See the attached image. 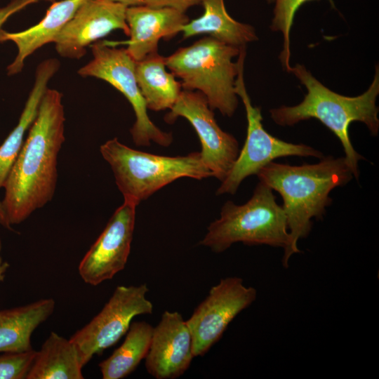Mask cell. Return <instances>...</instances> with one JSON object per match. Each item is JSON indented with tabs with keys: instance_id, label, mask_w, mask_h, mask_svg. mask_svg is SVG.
Instances as JSON below:
<instances>
[{
	"instance_id": "f546056e",
	"label": "cell",
	"mask_w": 379,
	"mask_h": 379,
	"mask_svg": "<svg viewBox=\"0 0 379 379\" xmlns=\"http://www.w3.org/2000/svg\"><path fill=\"white\" fill-rule=\"evenodd\" d=\"M267 1L270 4L272 3L274 1V0H267Z\"/></svg>"
},
{
	"instance_id": "4316f807",
	"label": "cell",
	"mask_w": 379,
	"mask_h": 379,
	"mask_svg": "<svg viewBox=\"0 0 379 379\" xmlns=\"http://www.w3.org/2000/svg\"><path fill=\"white\" fill-rule=\"evenodd\" d=\"M0 225L7 230H12L11 225L8 221L1 201H0Z\"/></svg>"
},
{
	"instance_id": "603a6c76",
	"label": "cell",
	"mask_w": 379,
	"mask_h": 379,
	"mask_svg": "<svg viewBox=\"0 0 379 379\" xmlns=\"http://www.w3.org/2000/svg\"><path fill=\"white\" fill-rule=\"evenodd\" d=\"M312 0H274V17L270 29L273 32H281L283 35V49L279 59L284 69L288 72L291 67V41L290 32L293 23L294 16L298 8L305 2ZM334 6L333 1L328 0Z\"/></svg>"
},
{
	"instance_id": "8992f818",
	"label": "cell",
	"mask_w": 379,
	"mask_h": 379,
	"mask_svg": "<svg viewBox=\"0 0 379 379\" xmlns=\"http://www.w3.org/2000/svg\"><path fill=\"white\" fill-rule=\"evenodd\" d=\"M100 152L124 199L137 205L175 180L212 176L199 152L178 157L153 154L131 148L117 138L102 144Z\"/></svg>"
},
{
	"instance_id": "7402d4cb",
	"label": "cell",
	"mask_w": 379,
	"mask_h": 379,
	"mask_svg": "<svg viewBox=\"0 0 379 379\" xmlns=\"http://www.w3.org/2000/svg\"><path fill=\"white\" fill-rule=\"evenodd\" d=\"M153 330L147 322H131L122 344L99 364L102 378L121 379L131 374L146 357Z\"/></svg>"
},
{
	"instance_id": "277c9868",
	"label": "cell",
	"mask_w": 379,
	"mask_h": 379,
	"mask_svg": "<svg viewBox=\"0 0 379 379\" xmlns=\"http://www.w3.org/2000/svg\"><path fill=\"white\" fill-rule=\"evenodd\" d=\"M241 48L208 36L165 57L166 65L181 80L184 90L201 92L211 109L230 117L239 103L235 91L238 64L232 59Z\"/></svg>"
},
{
	"instance_id": "52a82bcc",
	"label": "cell",
	"mask_w": 379,
	"mask_h": 379,
	"mask_svg": "<svg viewBox=\"0 0 379 379\" xmlns=\"http://www.w3.org/2000/svg\"><path fill=\"white\" fill-rule=\"evenodd\" d=\"M246 55V47L241 48L237 60L238 74L235 80V91L241 98L246 113V138L232 168L218 188L217 195L235 194L245 178L256 175L262 167L277 158L291 156L324 157L320 151L310 146L284 141L265 131L262 124L260 108L252 105L246 88L244 79Z\"/></svg>"
},
{
	"instance_id": "5b68a950",
	"label": "cell",
	"mask_w": 379,
	"mask_h": 379,
	"mask_svg": "<svg viewBox=\"0 0 379 379\" xmlns=\"http://www.w3.org/2000/svg\"><path fill=\"white\" fill-rule=\"evenodd\" d=\"M288 239L282 206L277 204L273 190L259 181L246 203L237 205L227 201L222 206L220 218L209 225L199 244L218 253L237 242L284 249Z\"/></svg>"
},
{
	"instance_id": "9a60e30c",
	"label": "cell",
	"mask_w": 379,
	"mask_h": 379,
	"mask_svg": "<svg viewBox=\"0 0 379 379\" xmlns=\"http://www.w3.org/2000/svg\"><path fill=\"white\" fill-rule=\"evenodd\" d=\"M129 40L126 48L135 61L158 51L160 39H170L181 32L190 19L185 12L169 6H128L126 11Z\"/></svg>"
},
{
	"instance_id": "ac0fdd59",
	"label": "cell",
	"mask_w": 379,
	"mask_h": 379,
	"mask_svg": "<svg viewBox=\"0 0 379 379\" xmlns=\"http://www.w3.org/2000/svg\"><path fill=\"white\" fill-rule=\"evenodd\" d=\"M53 298L0 310V352H22L33 350L31 337L55 310Z\"/></svg>"
},
{
	"instance_id": "f1b7e54d",
	"label": "cell",
	"mask_w": 379,
	"mask_h": 379,
	"mask_svg": "<svg viewBox=\"0 0 379 379\" xmlns=\"http://www.w3.org/2000/svg\"><path fill=\"white\" fill-rule=\"evenodd\" d=\"M108 1L117 2L125 5L126 6H132L140 5L142 0H105Z\"/></svg>"
},
{
	"instance_id": "d4e9b609",
	"label": "cell",
	"mask_w": 379,
	"mask_h": 379,
	"mask_svg": "<svg viewBox=\"0 0 379 379\" xmlns=\"http://www.w3.org/2000/svg\"><path fill=\"white\" fill-rule=\"evenodd\" d=\"M201 1L202 0H142L141 4L150 7L169 6L180 11L185 12L192 6L201 4Z\"/></svg>"
},
{
	"instance_id": "6da1fadb",
	"label": "cell",
	"mask_w": 379,
	"mask_h": 379,
	"mask_svg": "<svg viewBox=\"0 0 379 379\" xmlns=\"http://www.w3.org/2000/svg\"><path fill=\"white\" fill-rule=\"evenodd\" d=\"M65 122L62 94L48 88L4 183L1 203L11 225L21 223L52 200L58 154L65 140Z\"/></svg>"
},
{
	"instance_id": "7a4b0ae2",
	"label": "cell",
	"mask_w": 379,
	"mask_h": 379,
	"mask_svg": "<svg viewBox=\"0 0 379 379\" xmlns=\"http://www.w3.org/2000/svg\"><path fill=\"white\" fill-rule=\"evenodd\" d=\"M256 175L283 199L289 239L284 249L282 265L287 268L290 258L300 252L298 242L310 234L312 219H322L331 205L330 192L348 183L353 174L345 157L328 156L317 164L300 166L272 161Z\"/></svg>"
},
{
	"instance_id": "9c48e42d",
	"label": "cell",
	"mask_w": 379,
	"mask_h": 379,
	"mask_svg": "<svg viewBox=\"0 0 379 379\" xmlns=\"http://www.w3.org/2000/svg\"><path fill=\"white\" fill-rule=\"evenodd\" d=\"M146 284L118 286L101 311L69 340L75 345L84 366L95 354L116 344L127 333L133 318L151 314Z\"/></svg>"
},
{
	"instance_id": "ba28073f",
	"label": "cell",
	"mask_w": 379,
	"mask_h": 379,
	"mask_svg": "<svg viewBox=\"0 0 379 379\" xmlns=\"http://www.w3.org/2000/svg\"><path fill=\"white\" fill-rule=\"evenodd\" d=\"M91 51L92 60L81 67L78 74L104 80L125 96L135 115V121L130 130L135 145L147 147L154 142L163 147L169 146L173 135L161 131L149 119L135 77V61L126 49L98 41L91 45Z\"/></svg>"
},
{
	"instance_id": "7c38bea8",
	"label": "cell",
	"mask_w": 379,
	"mask_h": 379,
	"mask_svg": "<svg viewBox=\"0 0 379 379\" xmlns=\"http://www.w3.org/2000/svg\"><path fill=\"white\" fill-rule=\"evenodd\" d=\"M137 206L124 199L86 252L78 267L85 283L97 286L124 269L133 237Z\"/></svg>"
},
{
	"instance_id": "484cf974",
	"label": "cell",
	"mask_w": 379,
	"mask_h": 379,
	"mask_svg": "<svg viewBox=\"0 0 379 379\" xmlns=\"http://www.w3.org/2000/svg\"><path fill=\"white\" fill-rule=\"evenodd\" d=\"M39 0H11L6 6L0 8V32L4 24L15 13L25 8L29 4L36 3Z\"/></svg>"
},
{
	"instance_id": "ffe728a7",
	"label": "cell",
	"mask_w": 379,
	"mask_h": 379,
	"mask_svg": "<svg viewBox=\"0 0 379 379\" xmlns=\"http://www.w3.org/2000/svg\"><path fill=\"white\" fill-rule=\"evenodd\" d=\"M135 77L147 109H170L182 90L181 83L166 71L165 57L154 52L135 61Z\"/></svg>"
},
{
	"instance_id": "30bf717a",
	"label": "cell",
	"mask_w": 379,
	"mask_h": 379,
	"mask_svg": "<svg viewBox=\"0 0 379 379\" xmlns=\"http://www.w3.org/2000/svg\"><path fill=\"white\" fill-rule=\"evenodd\" d=\"M257 298V291L243 279L230 277L211 288L206 298L186 320L194 357L204 355L222 337L230 322Z\"/></svg>"
},
{
	"instance_id": "e0dca14e",
	"label": "cell",
	"mask_w": 379,
	"mask_h": 379,
	"mask_svg": "<svg viewBox=\"0 0 379 379\" xmlns=\"http://www.w3.org/2000/svg\"><path fill=\"white\" fill-rule=\"evenodd\" d=\"M60 65L58 59L48 58L41 62L36 67L34 83L18 123L0 146V189L4 187L10 170L22 147L25 133L37 115L48 84L59 70Z\"/></svg>"
},
{
	"instance_id": "4fadbf2b",
	"label": "cell",
	"mask_w": 379,
	"mask_h": 379,
	"mask_svg": "<svg viewBox=\"0 0 379 379\" xmlns=\"http://www.w3.org/2000/svg\"><path fill=\"white\" fill-rule=\"evenodd\" d=\"M127 6L105 0H86L56 36L58 53L70 59H79L92 45L110 32L120 29L128 36L126 20Z\"/></svg>"
},
{
	"instance_id": "44dd1931",
	"label": "cell",
	"mask_w": 379,
	"mask_h": 379,
	"mask_svg": "<svg viewBox=\"0 0 379 379\" xmlns=\"http://www.w3.org/2000/svg\"><path fill=\"white\" fill-rule=\"evenodd\" d=\"M83 367L75 345L52 331L36 351L26 379H83Z\"/></svg>"
},
{
	"instance_id": "d6986e66",
	"label": "cell",
	"mask_w": 379,
	"mask_h": 379,
	"mask_svg": "<svg viewBox=\"0 0 379 379\" xmlns=\"http://www.w3.org/2000/svg\"><path fill=\"white\" fill-rule=\"evenodd\" d=\"M204 13L181 29L184 39L206 34L223 43L243 47L258 40L253 26L237 21L227 13L224 0H202Z\"/></svg>"
},
{
	"instance_id": "cb8c5ba5",
	"label": "cell",
	"mask_w": 379,
	"mask_h": 379,
	"mask_svg": "<svg viewBox=\"0 0 379 379\" xmlns=\"http://www.w3.org/2000/svg\"><path fill=\"white\" fill-rule=\"evenodd\" d=\"M36 352H0V379H26Z\"/></svg>"
},
{
	"instance_id": "83f0119b",
	"label": "cell",
	"mask_w": 379,
	"mask_h": 379,
	"mask_svg": "<svg viewBox=\"0 0 379 379\" xmlns=\"http://www.w3.org/2000/svg\"><path fill=\"white\" fill-rule=\"evenodd\" d=\"M1 248L2 244L0 239V282L4 280L6 272L9 267V264L7 262L4 261L1 256Z\"/></svg>"
},
{
	"instance_id": "8fae6325",
	"label": "cell",
	"mask_w": 379,
	"mask_h": 379,
	"mask_svg": "<svg viewBox=\"0 0 379 379\" xmlns=\"http://www.w3.org/2000/svg\"><path fill=\"white\" fill-rule=\"evenodd\" d=\"M213 111L201 92L184 90L164 120L171 124L183 117L191 124L201 142L203 162L212 176L222 182L238 157L239 143L232 135L220 128Z\"/></svg>"
},
{
	"instance_id": "3957f363",
	"label": "cell",
	"mask_w": 379,
	"mask_h": 379,
	"mask_svg": "<svg viewBox=\"0 0 379 379\" xmlns=\"http://www.w3.org/2000/svg\"><path fill=\"white\" fill-rule=\"evenodd\" d=\"M288 72L293 74L305 86L307 93L302 101L296 105L271 109L269 111L271 119L282 126H293L312 118L319 120L340 141L345 159L353 176L358 179V163L364 157L352 146L349 128L351 123L359 121L366 126L372 135L376 136L378 133V107L376 105L379 95L378 65L375 66L374 78L368 88L354 97L343 95L330 90L302 65L291 66Z\"/></svg>"
},
{
	"instance_id": "5bb4252c",
	"label": "cell",
	"mask_w": 379,
	"mask_h": 379,
	"mask_svg": "<svg viewBox=\"0 0 379 379\" xmlns=\"http://www.w3.org/2000/svg\"><path fill=\"white\" fill-rule=\"evenodd\" d=\"M192 336L185 320L178 312L165 311L156 327L145 359L149 374L157 379L182 375L194 357Z\"/></svg>"
},
{
	"instance_id": "2e32d148",
	"label": "cell",
	"mask_w": 379,
	"mask_h": 379,
	"mask_svg": "<svg viewBox=\"0 0 379 379\" xmlns=\"http://www.w3.org/2000/svg\"><path fill=\"white\" fill-rule=\"evenodd\" d=\"M85 1L62 0L54 2L36 25L18 32H8L2 29L0 43L13 41L18 48L14 60L7 67L8 75L20 73L27 57L41 46L54 42L58 34Z\"/></svg>"
}]
</instances>
